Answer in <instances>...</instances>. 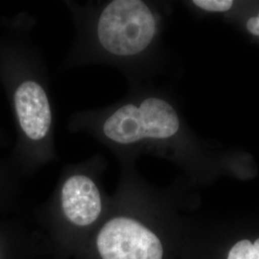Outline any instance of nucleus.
<instances>
[{
    "instance_id": "f257e3e1",
    "label": "nucleus",
    "mask_w": 259,
    "mask_h": 259,
    "mask_svg": "<svg viewBox=\"0 0 259 259\" xmlns=\"http://www.w3.org/2000/svg\"><path fill=\"white\" fill-rule=\"evenodd\" d=\"M110 203L92 167H71L63 173L40 217V236L50 257L74 259L102 223Z\"/></svg>"
},
{
    "instance_id": "f03ea898",
    "label": "nucleus",
    "mask_w": 259,
    "mask_h": 259,
    "mask_svg": "<svg viewBox=\"0 0 259 259\" xmlns=\"http://www.w3.org/2000/svg\"><path fill=\"white\" fill-rule=\"evenodd\" d=\"M0 79L19 134L14 162L26 171L34 166L42 145L50 141L53 114L47 89L33 70L25 45L15 33L0 38Z\"/></svg>"
},
{
    "instance_id": "7ed1b4c3",
    "label": "nucleus",
    "mask_w": 259,
    "mask_h": 259,
    "mask_svg": "<svg viewBox=\"0 0 259 259\" xmlns=\"http://www.w3.org/2000/svg\"><path fill=\"white\" fill-rule=\"evenodd\" d=\"M74 259H166L160 233L133 209L120 181L104 220Z\"/></svg>"
},
{
    "instance_id": "20e7f679",
    "label": "nucleus",
    "mask_w": 259,
    "mask_h": 259,
    "mask_svg": "<svg viewBox=\"0 0 259 259\" xmlns=\"http://www.w3.org/2000/svg\"><path fill=\"white\" fill-rule=\"evenodd\" d=\"M156 19L139 0H112L101 10L95 24L98 46L113 58L139 55L151 45Z\"/></svg>"
},
{
    "instance_id": "39448f33",
    "label": "nucleus",
    "mask_w": 259,
    "mask_h": 259,
    "mask_svg": "<svg viewBox=\"0 0 259 259\" xmlns=\"http://www.w3.org/2000/svg\"><path fill=\"white\" fill-rule=\"evenodd\" d=\"M98 133L105 142L125 147L145 139H166L180 129V119L166 101L149 97L140 104L126 103L106 114Z\"/></svg>"
},
{
    "instance_id": "423d86ee",
    "label": "nucleus",
    "mask_w": 259,
    "mask_h": 259,
    "mask_svg": "<svg viewBox=\"0 0 259 259\" xmlns=\"http://www.w3.org/2000/svg\"><path fill=\"white\" fill-rule=\"evenodd\" d=\"M47 254L40 235L17 221L0 219V259H44Z\"/></svg>"
},
{
    "instance_id": "0eeeda50",
    "label": "nucleus",
    "mask_w": 259,
    "mask_h": 259,
    "mask_svg": "<svg viewBox=\"0 0 259 259\" xmlns=\"http://www.w3.org/2000/svg\"><path fill=\"white\" fill-rule=\"evenodd\" d=\"M227 259H259V238L236 242L229 251Z\"/></svg>"
},
{
    "instance_id": "6e6552de",
    "label": "nucleus",
    "mask_w": 259,
    "mask_h": 259,
    "mask_svg": "<svg viewBox=\"0 0 259 259\" xmlns=\"http://www.w3.org/2000/svg\"><path fill=\"white\" fill-rule=\"evenodd\" d=\"M14 189V179L9 168L0 164V207L8 204Z\"/></svg>"
},
{
    "instance_id": "1a4fd4ad",
    "label": "nucleus",
    "mask_w": 259,
    "mask_h": 259,
    "mask_svg": "<svg viewBox=\"0 0 259 259\" xmlns=\"http://www.w3.org/2000/svg\"><path fill=\"white\" fill-rule=\"evenodd\" d=\"M232 0H195L196 6L211 12H226L231 9Z\"/></svg>"
},
{
    "instance_id": "9d476101",
    "label": "nucleus",
    "mask_w": 259,
    "mask_h": 259,
    "mask_svg": "<svg viewBox=\"0 0 259 259\" xmlns=\"http://www.w3.org/2000/svg\"><path fill=\"white\" fill-rule=\"evenodd\" d=\"M44 259H53L52 257H50V258H44Z\"/></svg>"
},
{
    "instance_id": "9b49d317",
    "label": "nucleus",
    "mask_w": 259,
    "mask_h": 259,
    "mask_svg": "<svg viewBox=\"0 0 259 259\" xmlns=\"http://www.w3.org/2000/svg\"><path fill=\"white\" fill-rule=\"evenodd\" d=\"M257 18H258V19H259V15H258V17H257Z\"/></svg>"
}]
</instances>
